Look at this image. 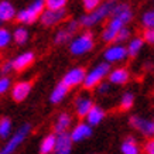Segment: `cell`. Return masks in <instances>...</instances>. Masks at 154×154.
<instances>
[{
    "instance_id": "27",
    "label": "cell",
    "mask_w": 154,
    "mask_h": 154,
    "mask_svg": "<svg viewBox=\"0 0 154 154\" xmlns=\"http://www.w3.org/2000/svg\"><path fill=\"white\" fill-rule=\"evenodd\" d=\"M71 37H72V34H71L69 31H66L65 28H62V30H60V31L55 34L54 42H55L57 45H62V44H66V42L69 41Z\"/></svg>"
},
{
    "instance_id": "29",
    "label": "cell",
    "mask_w": 154,
    "mask_h": 154,
    "mask_svg": "<svg viewBox=\"0 0 154 154\" xmlns=\"http://www.w3.org/2000/svg\"><path fill=\"white\" fill-rule=\"evenodd\" d=\"M68 0H44V5L45 7L50 10H60V9H65Z\"/></svg>"
},
{
    "instance_id": "6",
    "label": "cell",
    "mask_w": 154,
    "mask_h": 154,
    "mask_svg": "<svg viewBox=\"0 0 154 154\" xmlns=\"http://www.w3.org/2000/svg\"><path fill=\"white\" fill-rule=\"evenodd\" d=\"M66 13L65 9H60V10H44L40 16V21H41L42 26H45V27H52V26H55V24L61 23V21H64L66 19Z\"/></svg>"
},
{
    "instance_id": "14",
    "label": "cell",
    "mask_w": 154,
    "mask_h": 154,
    "mask_svg": "<svg viewBox=\"0 0 154 154\" xmlns=\"http://www.w3.org/2000/svg\"><path fill=\"white\" fill-rule=\"evenodd\" d=\"M127 57V51L123 45H112L105 51V60L107 62H119Z\"/></svg>"
},
{
    "instance_id": "13",
    "label": "cell",
    "mask_w": 154,
    "mask_h": 154,
    "mask_svg": "<svg viewBox=\"0 0 154 154\" xmlns=\"http://www.w3.org/2000/svg\"><path fill=\"white\" fill-rule=\"evenodd\" d=\"M69 136L72 141H82L92 136V126H89L88 123H78L69 133Z\"/></svg>"
},
{
    "instance_id": "5",
    "label": "cell",
    "mask_w": 154,
    "mask_h": 154,
    "mask_svg": "<svg viewBox=\"0 0 154 154\" xmlns=\"http://www.w3.org/2000/svg\"><path fill=\"white\" fill-rule=\"evenodd\" d=\"M94 37L92 34L85 33L82 35H79L78 38H75L74 41L71 42L69 45V51L72 55H84L86 52H89L92 48H94Z\"/></svg>"
},
{
    "instance_id": "12",
    "label": "cell",
    "mask_w": 154,
    "mask_h": 154,
    "mask_svg": "<svg viewBox=\"0 0 154 154\" xmlns=\"http://www.w3.org/2000/svg\"><path fill=\"white\" fill-rule=\"evenodd\" d=\"M35 60V55H34L33 51H27V52H23V54H20L11 61V65H13V69L14 71H24L26 68L31 65Z\"/></svg>"
},
{
    "instance_id": "4",
    "label": "cell",
    "mask_w": 154,
    "mask_h": 154,
    "mask_svg": "<svg viewBox=\"0 0 154 154\" xmlns=\"http://www.w3.org/2000/svg\"><path fill=\"white\" fill-rule=\"evenodd\" d=\"M30 131H31V125L26 123L24 126H21L19 130L11 136V139L6 143V146H3V149L0 150V154H13L16 150L19 149V146L26 140V137L28 136Z\"/></svg>"
},
{
    "instance_id": "8",
    "label": "cell",
    "mask_w": 154,
    "mask_h": 154,
    "mask_svg": "<svg viewBox=\"0 0 154 154\" xmlns=\"http://www.w3.org/2000/svg\"><path fill=\"white\" fill-rule=\"evenodd\" d=\"M130 126L136 130H139L140 133H143L144 136H151L154 134V123L153 120H149V119H144V117L140 116H131L130 117Z\"/></svg>"
},
{
    "instance_id": "18",
    "label": "cell",
    "mask_w": 154,
    "mask_h": 154,
    "mask_svg": "<svg viewBox=\"0 0 154 154\" xmlns=\"http://www.w3.org/2000/svg\"><path fill=\"white\" fill-rule=\"evenodd\" d=\"M105 110H103L100 106H92L91 107V110L88 112V115H86V122H88L89 126H98L99 123L105 119Z\"/></svg>"
},
{
    "instance_id": "19",
    "label": "cell",
    "mask_w": 154,
    "mask_h": 154,
    "mask_svg": "<svg viewBox=\"0 0 154 154\" xmlns=\"http://www.w3.org/2000/svg\"><path fill=\"white\" fill-rule=\"evenodd\" d=\"M16 17V10L13 5L7 0L0 2V21H10Z\"/></svg>"
},
{
    "instance_id": "15",
    "label": "cell",
    "mask_w": 154,
    "mask_h": 154,
    "mask_svg": "<svg viewBox=\"0 0 154 154\" xmlns=\"http://www.w3.org/2000/svg\"><path fill=\"white\" fill-rule=\"evenodd\" d=\"M110 16H115L119 20H122L125 24H127L133 19V13L130 10V6L126 5V3H120V5H115L112 10V14Z\"/></svg>"
},
{
    "instance_id": "26",
    "label": "cell",
    "mask_w": 154,
    "mask_h": 154,
    "mask_svg": "<svg viewBox=\"0 0 154 154\" xmlns=\"http://www.w3.org/2000/svg\"><path fill=\"white\" fill-rule=\"evenodd\" d=\"M14 41L17 42L19 45H23L28 41V31L23 27H19L14 30Z\"/></svg>"
},
{
    "instance_id": "11",
    "label": "cell",
    "mask_w": 154,
    "mask_h": 154,
    "mask_svg": "<svg viewBox=\"0 0 154 154\" xmlns=\"http://www.w3.org/2000/svg\"><path fill=\"white\" fill-rule=\"evenodd\" d=\"M31 88H33V84L30 81L17 82L11 89V98L14 99V102H23L24 99L30 95Z\"/></svg>"
},
{
    "instance_id": "36",
    "label": "cell",
    "mask_w": 154,
    "mask_h": 154,
    "mask_svg": "<svg viewBox=\"0 0 154 154\" xmlns=\"http://www.w3.org/2000/svg\"><path fill=\"white\" fill-rule=\"evenodd\" d=\"M79 21H76V20H71L69 23L66 24V27H65V30L66 31H69L71 34H74V33H76L78 31V28H79Z\"/></svg>"
},
{
    "instance_id": "7",
    "label": "cell",
    "mask_w": 154,
    "mask_h": 154,
    "mask_svg": "<svg viewBox=\"0 0 154 154\" xmlns=\"http://www.w3.org/2000/svg\"><path fill=\"white\" fill-rule=\"evenodd\" d=\"M86 75V71L84 69V66H76V68H72L64 75L62 78V84H65L68 88H72V86H78L79 84L84 82V78Z\"/></svg>"
},
{
    "instance_id": "20",
    "label": "cell",
    "mask_w": 154,
    "mask_h": 154,
    "mask_svg": "<svg viewBox=\"0 0 154 154\" xmlns=\"http://www.w3.org/2000/svg\"><path fill=\"white\" fill-rule=\"evenodd\" d=\"M68 91H69V88H68L65 84L60 82V84L57 85L55 88L52 89L51 96H50V102L54 103V105L62 102V100H64V98L66 96V94H68Z\"/></svg>"
},
{
    "instance_id": "38",
    "label": "cell",
    "mask_w": 154,
    "mask_h": 154,
    "mask_svg": "<svg viewBox=\"0 0 154 154\" xmlns=\"http://www.w3.org/2000/svg\"><path fill=\"white\" fill-rule=\"evenodd\" d=\"M144 150H146V154H154V141L153 140L147 141L144 144Z\"/></svg>"
},
{
    "instance_id": "21",
    "label": "cell",
    "mask_w": 154,
    "mask_h": 154,
    "mask_svg": "<svg viewBox=\"0 0 154 154\" xmlns=\"http://www.w3.org/2000/svg\"><path fill=\"white\" fill-rule=\"evenodd\" d=\"M55 140L57 136L55 134H48L47 137H44L40 144V154H50L54 151V147H55Z\"/></svg>"
},
{
    "instance_id": "34",
    "label": "cell",
    "mask_w": 154,
    "mask_h": 154,
    "mask_svg": "<svg viewBox=\"0 0 154 154\" xmlns=\"http://www.w3.org/2000/svg\"><path fill=\"white\" fill-rule=\"evenodd\" d=\"M10 88V78L7 76H2L0 78V95L6 94Z\"/></svg>"
},
{
    "instance_id": "9",
    "label": "cell",
    "mask_w": 154,
    "mask_h": 154,
    "mask_svg": "<svg viewBox=\"0 0 154 154\" xmlns=\"http://www.w3.org/2000/svg\"><path fill=\"white\" fill-rule=\"evenodd\" d=\"M125 27V23L122 21V20H119L117 17H115V16H112V19H110V21L107 23V27L105 28V31H103L102 34V38L105 42H113L115 41V38H116L117 33L120 31V28Z\"/></svg>"
},
{
    "instance_id": "23",
    "label": "cell",
    "mask_w": 154,
    "mask_h": 154,
    "mask_svg": "<svg viewBox=\"0 0 154 154\" xmlns=\"http://www.w3.org/2000/svg\"><path fill=\"white\" fill-rule=\"evenodd\" d=\"M71 116L68 113H61L58 119H57L55 123V131L60 134V133H64V131L68 130V127L71 126Z\"/></svg>"
},
{
    "instance_id": "33",
    "label": "cell",
    "mask_w": 154,
    "mask_h": 154,
    "mask_svg": "<svg viewBox=\"0 0 154 154\" xmlns=\"http://www.w3.org/2000/svg\"><path fill=\"white\" fill-rule=\"evenodd\" d=\"M102 0H82V5H84V9L86 11H92L100 5Z\"/></svg>"
},
{
    "instance_id": "35",
    "label": "cell",
    "mask_w": 154,
    "mask_h": 154,
    "mask_svg": "<svg viewBox=\"0 0 154 154\" xmlns=\"http://www.w3.org/2000/svg\"><path fill=\"white\" fill-rule=\"evenodd\" d=\"M143 41L149 42V44H153L154 42V30L153 28H146L144 33H143Z\"/></svg>"
},
{
    "instance_id": "1",
    "label": "cell",
    "mask_w": 154,
    "mask_h": 154,
    "mask_svg": "<svg viewBox=\"0 0 154 154\" xmlns=\"http://www.w3.org/2000/svg\"><path fill=\"white\" fill-rule=\"evenodd\" d=\"M113 7H115L113 2H106L105 5H99L95 10L82 16L79 20V24H82L84 27H94L95 24L100 23L103 19H106L112 14Z\"/></svg>"
},
{
    "instance_id": "22",
    "label": "cell",
    "mask_w": 154,
    "mask_h": 154,
    "mask_svg": "<svg viewBox=\"0 0 154 154\" xmlns=\"http://www.w3.org/2000/svg\"><path fill=\"white\" fill-rule=\"evenodd\" d=\"M122 153L123 154H139L140 153L139 143L136 141V139L127 137L126 140L122 143Z\"/></svg>"
},
{
    "instance_id": "2",
    "label": "cell",
    "mask_w": 154,
    "mask_h": 154,
    "mask_svg": "<svg viewBox=\"0 0 154 154\" xmlns=\"http://www.w3.org/2000/svg\"><path fill=\"white\" fill-rule=\"evenodd\" d=\"M44 10H45L44 0H35V2H33L31 5L28 6L27 9L20 10L19 13H16V19H17L19 23L31 24L40 19V16H41Z\"/></svg>"
},
{
    "instance_id": "40",
    "label": "cell",
    "mask_w": 154,
    "mask_h": 154,
    "mask_svg": "<svg viewBox=\"0 0 154 154\" xmlns=\"http://www.w3.org/2000/svg\"><path fill=\"white\" fill-rule=\"evenodd\" d=\"M109 2H112V0H109Z\"/></svg>"
},
{
    "instance_id": "17",
    "label": "cell",
    "mask_w": 154,
    "mask_h": 154,
    "mask_svg": "<svg viewBox=\"0 0 154 154\" xmlns=\"http://www.w3.org/2000/svg\"><path fill=\"white\" fill-rule=\"evenodd\" d=\"M92 106H94V102L88 96H79V98H76V100H75V110H76V115L81 119L88 115V112L91 110Z\"/></svg>"
},
{
    "instance_id": "16",
    "label": "cell",
    "mask_w": 154,
    "mask_h": 154,
    "mask_svg": "<svg viewBox=\"0 0 154 154\" xmlns=\"http://www.w3.org/2000/svg\"><path fill=\"white\" fill-rule=\"evenodd\" d=\"M107 78H109V82L115 85H125L130 78V74L129 71L125 69V68H116L113 71H109L107 74Z\"/></svg>"
},
{
    "instance_id": "25",
    "label": "cell",
    "mask_w": 154,
    "mask_h": 154,
    "mask_svg": "<svg viewBox=\"0 0 154 154\" xmlns=\"http://www.w3.org/2000/svg\"><path fill=\"white\" fill-rule=\"evenodd\" d=\"M11 131V120L9 117L0 119V139H7Z\"/></svg>"
},
{
    "instance_id": "39",
    "label": "cell",
    "mask_w": 154,
    "mask_h": 154,
    "mask_svg": "<svg viewBox=\"0 0 154 154\" xmlns=\"http://www.w3.org/2000/svg\"><path fill=\"white\" fill-rule=\"evenodd\" d=\"M98 92L99 94H107L109 92V85L107 84H99L98 85Z\"/></svg>"
},
{
    "instance_id": "37",
    "label": "cell",
    "mask_w": 154,
    "mask_h": 154,
    "mask_svg": "<svg viewBox=\"0 0 154 154\" xmlns=\"http://www.w3.org/2000/svg\"><path fill=\"white\" fill-rule=\"evenodd\" d=\"M10 71H13L11 61H9V62H5V64H3V66L0 68V74H2V76H6V75L9 74Z\"/></svg>"
},
{
    "instance_id": "30",
    "label": "cell",
    "mask_w": 154,
    "mask_h": 154,
    "mask_svg": "<svg viewBox=\"0 0 154 154\" xmlns=\"http://www.w3.org/2000/svg\"><path fill=\"white\" fill-rule=\"evenodd\" d=\"M11 40V34L7 28H0V50L6 48L10 44Z\"/></svg>"
},
{
    "instance_id": "10",
    "label": "cell",
    "mask_w": 154,
    "mask_h": 154,
    "mask_svg": "<svg viewBox=\"0 0 154 154\" xmlns=\"http://www.w3.org/2000/svg\"><path fill=\"white\" fill-rule=\"evenodd\" d=\"M72 151V140L68 131L60 133L57 136L55 147H54V153L55 154H71Z\"/></svg>"
},
{
    "instance_id": "24",
    "label": "cell",
    "mask_w": 154,
    "mask_h": 154,
    "mask_svg": "<svg viewBox=\"0 0 154 154\" xmlns=\"http://www.w3.org/2000/svg\"><path fill=\"white\" fill-rule=\"evenodd\" d=\"M143 40L141 38H133L130 42H129V45H127L126 48V51H127V55H130V57H136L139 52H140V50L143 48Z\"/></svg>"
},
{
    "instance_id": "31",
    "label": "cell",
    "mask_w": 154,
    "mask_h": 154,
    "mask_svg": "<svg viewBox=\"0 0 154 154\" xmlns=\"http://www.w3.org/2000/svg\"><path fill=\"white\" fill-rule=\"evenodd\" d=\"M141 21H143L146 28H153L154 27V11L153 10L146 11V13L143 14V17H141Z\"/></svg>"
},
{
    "instance_id": "28",
    "label": "cell",
    "mask_w": 154,
    "mask_h": 154,
    "mask_svg": "<svg viewBox=\"0 0 154 154\" xmlns=\"http://www.w3.org/2000/svg\"><path fill=\"white\" fill-rule=\"evenodd\" d=\"M133 103H134V95L131 92H126V94L122 96L120 99V107L123 110H129L133 107Z\"/></svg>"
},
{
    "instance_id": "3",
    "label": "cell",
    "mask_w": 154,
    "mask_h": 154,
    "mask_svg": "<svg viewBox=\"0 0 154 154\" xmlns=\"http://www.w3.org/2000/svg\"><path fill=\"white\" fill-rule=\"evenodd\" d=\"M109 71H110V65H109V64H106V62L98 64L94 69H91L88 74L85 75L84 82H82L84 88L85 89H92V88H95V86H98V85L102 82L103 78L107 76Z\"/></svg>"
},
{
    "instance_id": "32",
    "label": "cell",
    "mask_w": 154,
    "mask_h": 154,
    "mask_svg": "<svg viewBox=\"0 0 154 154\" xmlns=\"http://www.w3.org/2000/svg\"><path fill=\"white\" fill-rule=\"evenodd\" d=\"M129 37H130V30H129V28H126V27H123V28H120V31L117 33L116 38H115V41H117V42L127 41V40H129Z\"/></svg>"
}]
</instances>
